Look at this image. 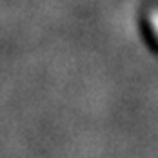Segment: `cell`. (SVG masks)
Returning a JSON list of instances; mask_svg holds the SVG:
<instances>
[{"instance_id":"1","label":"cell","mask_w":158,"mask_h":158,"mask_svg":"<svg viewBox=\"0 0 158 158\" xmlns=\"http://www.w3.org/2000/svg\"><path fill=\"white\" fill-rule=\"evenodd\" d=\"M140 31H142L145 46L151 49L155 55H158V36L155 35L153 27H151V22H147V18H142L140 20Z\"/></svg>"}]
</instances>
